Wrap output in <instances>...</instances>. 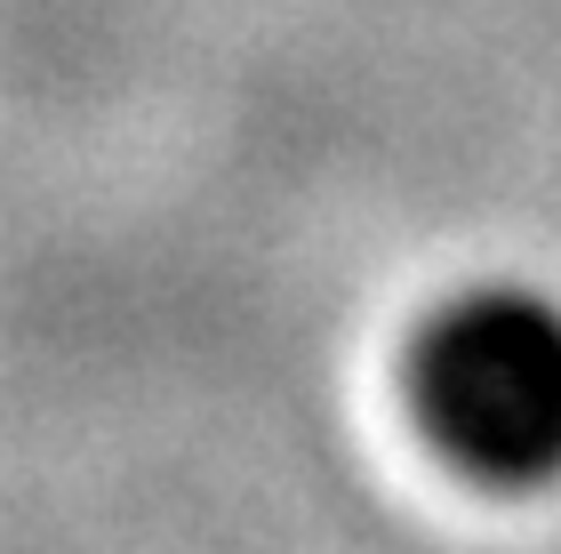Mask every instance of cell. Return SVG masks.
Masks as SVG:
<instances>
[{
    "instance_id": "6da1fadb",
    "label": "cell",
    "mask_w": 561,
    "mask_h": 554,
    "mask_svg": "<svg viewBox=\"0 0 561 554\" xmlns=\"http://www.w3.org/2000/svg\"><path fill=\"white\" fill-rule=\"evenodd\" d=\"M425 434L505 490L561 474V297L538 282H473L425 314L410 346Z\"/></svg>"
}]
</instances>
